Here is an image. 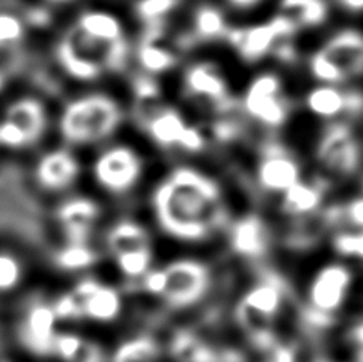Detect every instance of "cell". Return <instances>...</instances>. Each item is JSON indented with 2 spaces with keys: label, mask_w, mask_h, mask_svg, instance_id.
Returning a JSON list of instances; mask_svg holds the SVG:
<instances>
[{
  "label": "cell",
  "mask_w": 363,
  "mask_h": 362,
  "mask_svg": "<svg viewBox=\"0 0 363 362\" xmlns=\"http://www.w3.org/2000/svg\"><path fill=\"white\" fill-rule=\"evenodd\" d=\"M155 222L172 240H209L228 221V202L222 182L194 165H177L155 184L150 195Z\"/></svg>",
  "instance_id": "obj_1"
},
{
  "label": "cell",
  "mask_w": 363,
  "mask_h": 362,
  "mask_svg": "<svg viewBox=\"0 0 363 362\" xmlns=\"http://www.w3.org/2000/svg\"><path fill=\"white\" fill-rule=\"evenodd\" d=\"M55 62L66 79L96 85L126 70L133 45L118 13L86 9L72 18L55 42Z\"/></svg>",
  "instance_id": "obj_2"
},
{
  "label": "cell",
  "mask_w": 363,
  "mask_h": 362,
  "mask_svg": "<svg viewBox=\"0 0 363 362\" xmlns=\"http://www.w3.org/2000/svg\"><path fill=\"white\" fill-rule=\"evenodd\" d=\"M301 77L304 83H363V24L338 19L323 34L308 40Z\"/></svg>",
  "instance_id": "obj_3"
},
{
  "label": "cell",
  "mask_w": 363,
  "mask_h": 362,
  "mask_svg": "<svg viewBox=\"0 0 363 362\" xmlns=\"http://www.w3.org/2000/svg\"><path fill=\"white\" fill-rule=\"evenodd\" d=\"M125 120L126 111L116 96L102 89H88L64 102L55 126L61 144L82 150L112 142Z\"/></svg>",
  "instance_id": "obj_4"
},
{
  "label": "cell",
  "mask_w": 363,
  "mask_h": 362,
  "mask_svg": "<svg viewBox=\"0 0 363 362\" xmlns=\"http://www.w3.org/2000/svg\"><path fill=\"white\" fill-rule=\"evenodd\" d=\"M309 170L342 192L363 172V126L352 121L315 125L306 150Z\"/></svg>",
  "instance_id": "obj_5"
},
{
  "label": "cell",
  "mask_w": 363,
  "mask_h": 362,
  "mask_svg": "<svg viewBox=\"0 0 363 362\" xmlns=\"http://www.w3.org/2000/svg\"><path fill=\"white\" fill-rule=\"evenodd\" d=\"M239 111L264 134H285L300 115L291 75L274 66L258 69L239 96Z\"/></svg>",
  "instance_id": "obj_6"
},
{
  "label": "cell",
  "mask_w": 363,
  "mask_h": 362,
  "mask_svg": "<svg viewBox=\"0 0 363 362\" xmlns=\"http://www.w3.org/2000/svg\"><path fill=\"white\" fill-rule=\"evenodd\" d=\"M308 172L306 152H301L284 134H267L258 146L254 182L263 195L281 198Z\"/></svg>",
  "instance_id": "obj_7"
},
{
  "label": "cell",
  "mask_w": 363,
  "mask_h": 362,
  "mask_svg": "<svg viewBox=\"0 0 363 362\" xmlns=\"http://www.w3.org/2000/svg\"><path fill=\"white\" fill-rule=\"evenodd\" d=\"M209 267L196 258H177L148 271L144 289L172 308H188L199 303L211 287Z\"/></svg>",
  "instance_id": "obj_8"
},
{
  "label": "cell",
  "mask_w": 363,
  "mask_h": 362,
  "mask_svg": "<svg viewBox=\"0 0 363 362\" xmlns=\"http://www.w3.org/2000/svg\"><path fill=\"white\" fill-rule=\"evenodd\" d=\"M91 179L110 197H126L139 189L147 176V160L131 142L112 141L99 147L89 165Z\"/></svg>",
  "instance_id": "obj_9"
},
{
  "label": "cell",
  "mask_w": 363,
  "mask_h": 362,
  "mask_svg": "<svg viewBox=\"0 0 363 362\" xmlns=\"http://www.w3.org/2000/svg\"><path fill=\"white\" fill-rule=\"evenodd\" d=\"M51 123L53 115L40 96H16L0 112V150H32L47 138Z\"/></svg>",
  "instance_id": "obj_10"
},
{
  "label": "cell",
  "mask_w": 363,
  "mask_h": 362,
  "mask_svg": "<svg viewBox=\"0 0 363 362\" xmlns=\"http://www.w3.org/2000/svg\"><path fill=\"white\" fill-rule=\"evenodd\" d=\"M298 107L300 115L314 126L342 120L363 126V83H304V87L298 89Z\"/></svg>",
  "instance_id": "obj_11"
},
{
  "label": "cell",
  "mask_w": 363,
  "mask_h": 362,
  "mask_svg": "<svg viewBox=\"0 0 363 362\" xmlns=\"http://www.w3.org/2000/svg\"><path fill=\"white\" fill-rule=\"evenodd\" d=\"M139 119L147 138L163 150L198 153L207 144L203 129L188 121L179 109L160 104V101L142 106Z\"/></svg>",
  "instance_id": "obj_12"
},
{
  "label": "cell",
  "mask_w": 363,
  "mask_h": 362,
  "mask_svg": "<svg viewBox=\"0 0 363 362\" xmlns=\"http://www.w3.org/2000/svg\"><path fill=\"white\" fill-rule=\"evenodd\" d=\"M289 38H303V35L290 19L276 11L268 13L257 23L233 28L228 35L238 55L254 66L271 62L276 48Z\"/></svg>",
  "instance_id": "obj_13"
},
{
  "label": "cell",
  "mask_w": 363,
  "mask_h": 362,
  "mask_svg": "<svg viewBox=\"0 0 363 362\" xmlns=\"http://www.w3.org/2000/svg\"><path fill=\"white\" fill-rule=\"evenodd\" d=\"M106 248L123 275L144 280L153 270L155 249L152 236L139 221L120 219L107 230Z\"/></svg>",
  "instance_id": "obj_14"
},
{
  "label": "cell",
  "mask_w": 363,
  "mask_h": 362,
  "mask_svg": "<svg viewBox=\"0 0 363 362\" xmlns=\"http://www.w3.org/2000/svg\"><path fill=\"white\" fill-rule=\"evenodd\" d=\"M182 92L188 99L207 111L228 114L239 109V98L225 70L216 61H194L182 75Z\"/></svg>",
  "instance_id": "obj_15"
},
{
  "label": "cell",
  "mask_w": 363,
  "mask_h": 362,
  "mask_svg": "<svg viewBox=\"0 0 363 362\" xmlns=\"http://www.w3.org/2000/svg\"><path fill=\"white\" fill-rule=\"evenodd\" d=\"M352 284V273L346 265L328 263L314 276L308 292L304 321L311 327L325 329L346 302Z\"/></svg>",
  "instance_id": "obj_16"
},
{
  "label": "cell",
  "mask_w": 363,
  "mask_h": 362,
  "mask_svg": "<svg viewBox=\"0 0 363 362\" xmlns=\"http://www.w3.org/2000/svg\"><path fill=\"white\" fill-rule=\"evenodd\" d=\"M32 182L43 193L60 195L74 189L83 174L79 152L72 147L57 146L43 150L32 165Z\"/></svg>",
  "instance_id": "obj_17"
},
{
  "label": "cell",
  "mask_w": 363,
  "mask_h": 362,
  "mask_svg": "<svg viewBox=\"0 0 363 362\" xmlns=\"http://www.w3.org/2000/svg\"><path fill=\"white\" fill-rule=\"evenodd\" d=\"M340 193L332 182L309 170L300 182L277 198V208L285 217L298 221L319 214Z\"/></svg>",
  "instance_id": "obj_18"
},
{
  "label": "cell",
  "mask_w": 363,
  "mask_h": 362,
  "mask_svg": "<svg viewBox=\"0 0 363 362\" xmlns=\"http://www.w3.org/2000/svg\"><path fill=\"white\" fill-rule=\"evenodd\" d=\"M101 217V204L88 195L64 198L55 209V224L64 236V243H91Z\"/></svg>",
  "instance_id": "obj_19"
},
{
  "label": "cell",
  "mask_w": 363,
  "mask_h": 362,
  "mask_svg": "<svg viewBox=\"0 0 363 362\" xmlns=\"http://www.w3.org/2000/svg\"><path fill=\"white\" fill-rule=\"evenodd\" d=\"M272 11L290 19L304 40H313L338 21L332 0H274Z\"/></svg>",
  "instance_id": "obj_20"
},
{
  "label": "cell",
  "mask_w": 363,
  "mask_h": 362,
  "mask_svg": "<svg viewBox=\"0 0 363 362\" xmlns=\"http://www.w3.org/2000/svg\"><path fill=\"white\" fill-rule=\"evenodd\" d=\"M284 287L274 280L258 283L245 294L241 303V318L245 326L254 329L255 334H267V329L284 305Z\"/></svg>",
  "instance_id": "obj_21"
},
{
  "label": "cell",
  "mask_w": 363,
  "mask_h": 362,
  "mask_svg": "<svg viewBox=\"0 0 363 362\" xmlns=\"http://www.w3.org/2000/svg\"><path fill=\"white\" fill-rule=\"evenodd\" d=\"M72 292L79 300L82 318L94 322H112L121 313V295L108 284L96 280H85Z\"/></svg>",
  "instance_id": "obj_22"
},
{
  "label": "cell",
  "mask_w": 363,
  "mask_h": 362,
  "mask_svg": "<svg viewBox=\"0 0 363 362\" xmlns=\"http://www.w3.org/2000/svg\"><path fill=\"white\" fill-rule=\"evenodd\" d=\"M60 318L53 305H35L32 307L21 326V340L32 353L47 356L55 353L57 340L56 324Z\"/></svg>",
  "instance_id": "obj_23"
},
{
  "label": "cell",
  "mask_w": 363,
  "mask_h": 362,
  "mask_svg": "<svg viewBox=\"0 0 363 362\" xmlns=\"http://www.w3.org/2000/svg\"><path fill=\"white\" fill-rule=\"evenodd\" d=\"M230 243L239 256L247 258L263 257L271 244V229L260 214H244L231 225Z\"/></svg>",
  "instance_id": "obj_24"
},
{
  "label": "cell",
  "mask_w": 363,
  "mask_h": 362,
  "mask_svg": "<svg viewBox=\"0 0 363 362\" xmlns=\"http://www.w3.org/2000/svg\"><path fill=\"white\" fill-rule=\"evenodd\" d=\"M28 42V24L11 11H0V72L9 75Z\"/></svg>",
  "instance_id": "obj_25"
},
{
  "label": "cell",
  "mask_w": 363,
  "mask_h": 362,
  "mask_svg": "<svg viewBox=\"0 0 363 362\" xmlns=\"http://www.w3.org/2000/svg\"><path fill=\"white\" fill-rule=\"evenodd\" d=\"M110 362H160V346L148 335H135L118 345Z\"/></svg>",
  "instance_id": "obj_26"
},
{
  "label": "cell",
  "mask_w": 363,
  "mask_h": 362,
  "mask_svg": "<svg viewBox=\"0 0 363 362\" xmlns=\"http://www.w3.org/2000/svg\"><path fill=\"white\" fill-rule=\"evenodd\" d=\"M56 267L66 271H80L96 262V252L91 243H64L55 254Z\"/></svg>",
  "instance_id": "obj_27"
},
{
  "label": "cell",
  "mask_w": 363,
  "mask_h": 362,
  "mask_svg": "<svg viewBox=\"0 0 363 362\" xmlns=\"http://www.w3.org/2000/svg\"><path fill=\"white\" fill-rule=\"evenodd\" d=\"M340 211V229L363 230V193L349 189L347 193L336 197Z\"/></svg>",
  "instance_id": "obj_28"
},
{
  "label": "cell",
  "mask_w": 363,
  "mask_h": 362,
  "mask_svg": "<svg viewBox=\"0 0 363 362\" xmlns=\"http://www.w3.org/2000/svg\"><path fill=\"white\" fill-rule=\"evenodd\" d=\"M140 60H142V66L145 69L152 70V72H161L167 67L172 66L174 60L172 51L163 47L157 42V38L153 40H148L145 45H142L140 48Z\"/></svg>",
  "instance_id": "obj_29"
},
{
  "label": "cell",
  "mask_w": 363,
  "mask_h": 362,
  "mask_svg": "<svg viewBox=\"0 0 363 362\" xmlns=\"http://www.w3.org/2000/svg\"><path fill=\"white\" fill-rule=\"evenodd\" d=\"M332 244L342 257L363 258V230H336L333 231Z\"/></svg>",
  "instance_id": "obj_30"
},
{
  "label": "cell",
  "mask_w": 363,
  "mask_h": 362,
  "mask_svg": "<svg viewBox=\"0 0 363 362\" xmlns=\"http://www.w3.org/2000/svg\"><path fill=\"white\" fill-rule=\"evenodd\" d=\"M23 265L10 252L0 251V292H10L23 280Z\"/></svg>",
  "instance_id": "obj_31"
},
{
  "label": "cell",
  "mask_w": 363,
  "mask_h": 362,
  "mask_svg": "<svg viewBox=\"0 0 363 362\" xmlns=\"http://www.w3.org/2000/svg\"><path fill=\"white\" fill-rule=\"evenodd\" d=\"M225 10L239 16L268 15L274 6V0H220Z\"/></svg>",
  "instance_id": "obj_32"
},
{
  "label": "cell",
  "mask_w": 363,
  "mask_h": 362,
  "mask_svg": "<svg viewBox=\"0 0 363 362\" xmlns=\"http://www.w3.org/2000/svg\"><path fill=\"white\" fill-rule=\"evenodd\" d=\"M340 21L363 24V0H332Z\"/></svg>",
  "instance_id": "obj_33"
},
{
  "label": "cell",
  "mask_w": 363,
  "mask_h": 362,
  "mask_svg": "<svg viewBox=\"0 0 363 362\" xmlns=\"http://www.w3.org/2000/svg\"><path fill=\"white\" fill-rule=\"evenodd\" d=\"M349 341L355 351V361L363 362V318L359 319L349 331Z\"/></svg>",
  "instance_id": "obj_34"
},
{
  "label": "cell",
  "mask_w": 363,
  "mask_h": 362,
  "mask_svg": "<svg viewBox=\"0 0 363 362\" xmlns=\"http://www.w3.org/2000/svg\"><path fill=\"white\" fill-rule=\"evenodd\" d=\"M45 2L50 4V5H56V6H64V5H70V4H75L77 0H45Z\"/></svg>",
  "instance_id": "obj_35"
},
{
  "label": "cell",
  "mask_w": 363,
  "mask_h": 362,
  "mask_svg": "<svg viewBox=\"0 0 363 362\" xmlns=\"http://www.w3.org/2000/svg\"><path fill=\"white\" fill-rule=\"evenodd\" d=\"M6 80H9V75H5L4 72H0V93L4 92V88L6 85Z\"/></svg>",
  "instance_id": "obj_36"
},
{
  "label": "cell",
  "mask_w": 363,
  "mask_h": 362,
  "mask_svg": "<svg viewBox=\"0 0 363 362\" xmlns=\"http://www.w3.org/2000/svg\"><path fill=\"white\" fill-rule=\"evenodd\" d=\"M322 362H323V361H322Z\"/></svg>",
  "instance_id": "obj_37"
}]
</instances>
